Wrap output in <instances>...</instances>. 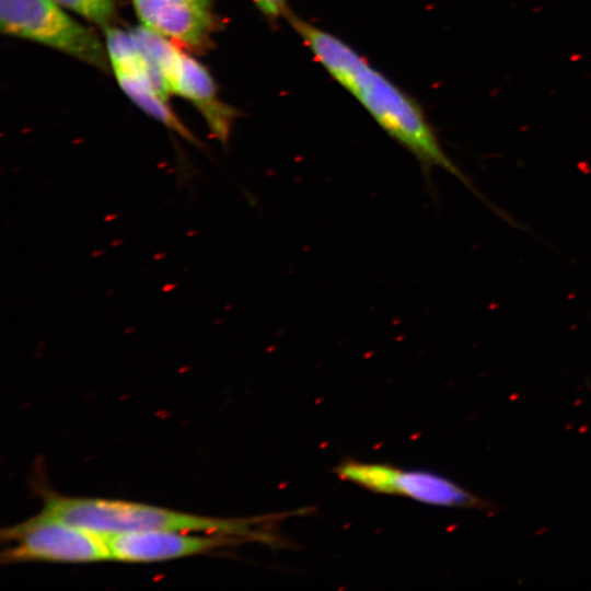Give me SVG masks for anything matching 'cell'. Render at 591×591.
Returning <instances> with one entry per match:
<instances>
[{"mask_svg": "<svg viewBox=\"0 0 591 591\" xmlns=\"http://www.w3.org/2000/svg\"><path fill=\"white\" fill-rule=\"evenodd\" d=\"M288 22L315 60L364 107L376 124L409 151L430 178L440 167L456 177L496 213L472 179L449 158L418 102L399 89L351 46L334 34L290 12Z\"/></svg>", "mask_w": 591, "mask_h": 591, "instance_id": "1", "label": "cell"}, {"mask_svg": "<svg viewBox=\"0 0 591 591\" xmlns=\"http://www.w3.org/2000/svg\"><path fill=\"white\" fill-rule=\"evenodd\" d=\"M45 495L37 515L63 521L103 536L175 530L218 533L262 542L271 540L257 528L264 518H216L126 500L69 497L55 493Z\"/></svg>", "mask_w": 591, "mask_h": 591, "instance_id": "2", "label": "cell"}, {"mask_svg": "<svg viewBox=\"0 0 591 591\" xmlns=\"http://www.w3.org/2000/svg\"><path fill=\"white\" fill-rule=\"evenodd\" d=\"M61 8L51 0H0L1 32L105 70L108 56L97 35Z\"/></svg>", "mask_w": 591, "mask_h": 591, "instance_id": "3", "label": "cell"}, {"mask_svg": "<svg viewBox=\"0 0 591 591\" xmlns=\"http://www.w3.org/2000/svg\"><path fill=\"white\" fill-rule=\"evenodd\" d=\"M334 473L340 479L370 491L401 496L429 506L490 513L498 510L493 502L477 497L447 477L428 471L347 460L336 466Z\"/></svg>", "mask_w": 591, "mask_h": 591, "instance_id": "4", "label": "cell"}, {"mask_svg": "<svg viewBox=\"0 0 591 591\" xmlns=\"http://www.w3.org/2000/svg\"><path fill=\"white\" fill-rule=\"evenodd\" d=\"M1 538L11 543L1 553L2 564H86L112 560L103 535L39 515L3 529Z\"/></svg>", "mask_w": 591, "mask_h": 591, "instance_id": "5", "label": "cell"}, {"mask_svg": "<svg viewBox=\"0 0 591 591\" xmlns=\"http://www.w3.org/2000/svg\"><path fill=\"white\" fill-rule=\"evenodd\" d=\"M112 560L146 564L208 554L243 538L201 532L151 530L104 536Z\"/></svg>", "mask_w": 591, "mask_h": 591, "instance_id": "6", "label": "cell"}, {"mask_svg": "<svg viewBox=\"0 0 591 591\" xmlns=\"http://www.w3.org/2000/svg\"><path fill=\"white\" fill-rule=\"evenodd\" d=\"M142 25L193 51L210 47L221 21L215 0H132Z\"/></svg>", "mask_w": 591, "mask_h": 591, "instance_id": "7", "label": "cell"}, {"mask_svg": "<svg viewBox=\"0 0 591 591\" xmlns=\"http://www.w3.org/2000/svg\"><path fill=\"white\" fill-rule=\"evenodd\" d=\"M175 94L189 100L205 118L211 135L225 147L229 143L237 111L219 99L209 71L183 53Z\"/></svg>", "mask_w": 591, "mask_h": 591, "instance_id": "8", "label": "cell"}, {"mask_svg": "<svg viewBox=\"0 0 591 591\" xmlns=\"http://www.w3.org/2000/svg\"><path fill=\"white\" fill-rule=\"evenodd\" d=\"M118 85L124 93L147 115L176 132L186 141L202 147L194 134L181 121L175 113L140 76L125 70H114Z\"/></svg>", "mask_w": 591, "mask_h": 591, "instance_id": "9", "label": "cell"}, {"mask_svg": "<svg viewBox=\"0 0 591 591\" xmlns=\"http://www.w3.org/2000/svg\"><path fill=\"white\" fill-rule=\"evenodd\" d=\"M147 59L162 73L171 93L176 92L183 53L165 36L140 25L130 31Z\"/></svg>", "mask_w": 591, "mask_h": 591, "instance_id": "10", "label": "cell"}, {"mask_svg": "<svg viewBox=\"0 0 591 591\" xmlns=\"http://www.w3.org/2000/svg\"><path fill=\"white\" fill-rule=\"evenodd\" d=\"M62 8L71 10L83 18L104 27L116 18L115 0H51Z\"/></svg>", "mask_w": 591, "mask_h": 591, "instance_id": "11", "label": "cell"}, {"mask_svg": "<svg viewBox=\"0 0 591 591\" xmlns=\"http://www.w3.org/2000/svg\"><path fill=\"white\" fill-rule=\"evenodd\" d=\"M254 3L263 15L271 23H277L280 19H287L291 12L287 0H254Z\"/></svg>", "mask_w": 591, "mask_h": 591, "instance_id": "12", "label": "cell"}]
</instances>
